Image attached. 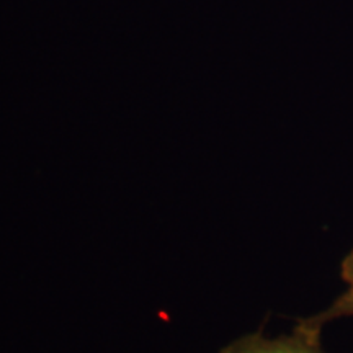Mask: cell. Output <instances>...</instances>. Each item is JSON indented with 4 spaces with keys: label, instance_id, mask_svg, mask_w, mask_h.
Masks as SVG:
<instances>
[{
    "label": "cell",
    "instance_id": "1",
    "mask_svg": "<svg viewBox=\"0 0 353 353\" xmlns=\"http://www.w3.org/2000/svg\"><path fill=\"white\" fill-rule=\"evenodd\" d=\"M221 353H325L321 348V337L294 327L291 335L278 339H265L262 332L237 339L231 345L223 348Z\"/></svg>",
    "mask_w": 353,
    "mask_h": 353
},
{
    "label": "cell",
    "instance_id": "2",
    "mask_svg": "<svg viewBox=\"0 0 353 353\" xmlns=\"http://www.w3.org/2000/svg\"><path fill=\"white\" fill-rule=\"evenodd\" d=\"M342 278L343 281L348 285V290L342 296H339L335 299L332 306L329 309H325L324 312H319V314L312 316V317H306V319L298 321V327L306 330V332L317 335L321 337L322 327L325 324L334 319H341V317H347L352 316L353 317V250L350 254L343 259L342 262Z\"/></svg>",
    "mask_w": 353,
    "mask_h": 353
}]
</instances>
